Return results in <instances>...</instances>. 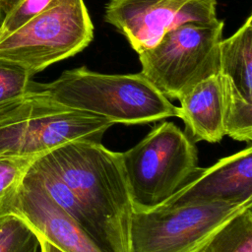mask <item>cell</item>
<instances>
[{
	"label": "cell",
	"mask_w": 252,
	"mask_h": 252,
	"mask_svg": "<svg viewBox=\"0 0 252 252\" xmlns=\"http://www.w3.org/2000/svg\"><path fill=\"white\" fill-rule=\"evenodd\" d=\"M32 77L25 68L0 59V112L21 100L31 91Z\"/></svg>",
	"instance_id": "2e32d148"
},
{
	"label": "cell",
	"mask_w": 252,
	"mask_h": 252,
	"mask_svg": "<svg viewBox=\"0 0 252 252\" xmlns=\"http://www.w3.org/2000/svg\"><path fill=\"white\" fill-rule=\"evenodd\" d=\"M32 90L65 106L104 117L113 124H147L177 117L173 105L141 72L109 75L86 67L64 71Z\"/></svg>",
	"instance_id": "7a4b0ae2"
},
{
	"label": "cell",
	"mask_w": 252,
	"mask_h": 252,
	"mask_svg": "<svg viewBox=\"0 0 252 252\" xmlns=\"http://www.w3.org/2000/svg\"><path fill=\"white\" fill-rule=\"evenodd\" d=\"M58 0H2L0 37L18 30Z\"/></svg>",
	"instance_id": "e0dca14e"
},
{
	"label": "cell",
	"mask_w": 252,
	"mask_h": 252,
	"mask_svg": "<svg viewBox=\"0 0 252 252\" xmlns=\"http://www.w3.org/2000/svg\"><path fill=\"white\" fill-rule=\"evenodd\" d=\"M38 238H39V250H40V252H63L60 249H58L56 246H54L53 244L48 242L43 237L38 235Z\"/></svg>",
	"instance_id": "ac0fdd59"
},
{
	"label": "cell",
	"mask_w": 252,
	"mask_h": 252,
	"mask_svg": "<svg viewBox=\"0 0 252 252\" xmlns=\"http://www.w3.org/2000/svg\"><path fill=\"white\" fill-rule=\"evenodd\" d=\"M177 100V117L194 142L218 143L225 136L224 78L220 73L200 81Z\"/></svg>",
	"instance_id": "8fae6325"
},
{
	"label": "cell",
	"mask_w": 252,
	"mask_h": 252,
	"mask_svg": "<svg viewBox=\"0 0 252 252\" xmlns=\"http://www.w3.org/2000/svg\"><path fill=\"white\" fill-rule=\"evenodd\" d=\"M219 73L229 79L235 91L252 101V15L228 38L221 39Z\"/></svg>",
	"instance_id": "7c38bea8"
},
{
	"label": "cell",
	"mask_w": 252,
	"mask_h": 252,
	"mask_svg": "<svg viewBox=\"0 0 252 252\" xmlns=\"http://www.w3.org/2000/svg\"><path fill=\"white\" fill-rule=\"evenodd\" d=\"M40 158L78 198L98 248L102 252H130L134 210L120 153L101 142L72 141Z\"/></svg>",
	"instance_id": "6da1fadb"
},
{
	"label": "cell",
	"mask_w": 252,
	"mask_h": 252,
	"mask_svg": "<svg viewBox=\"0 0 252 252\" xmlns=\"http://www.w3.org/2000/svg\"><path fill=\"white\" fill-rule=\"evenodd\" d=\"M2 20V0H0V22Z\"/></svg>",
	"instance_id": "d6986e66"
},
{
	"label": "cell",
	"mask_w": 252,
	"mask_h": 252,
	"mask_svg": "<svg viewBox=\"0 0 252 252\" xmlns=\"http://www.w3.org/2000/svg\"><path fill=\"white\" fill-rule=\"evenodd\" d=\"M216 19L217 0H109L104 10V21L137 53L152 48L178 26Z\"/></svg>",
	"instance_id": "ba28073f"
},
{
	"label": "cell",
	"mask_w": 252,
	"mask_h": 252,
	"mask_svg": "<svg viewBox=\"0 0 252 252\" xmlns=\"http://www.w3.org/2000/svg\"><path fill=\"white\" fill-rule=\"evenodd\" d=\"M108 119L60 104L32 90L0 112V157H40L72 141L101 142Z\"/></svg>",
	"instance_id": "3957f363"
},
{
	"label": "cell",
	"mask_w": 252,
	"mask_h": 252,
	"mask_svg": "<svg viewBox=\"0 0 252 252\" xmlns=\"http://www.w3.org/2000/svg\"><path fill=\"white\" fill-rule=\"evenodd\" d=\"M200 252H252V205L224 223Z\"/></svg>",
	"instance_id": "4fadbf2b"
},
{
	"label": "cell",
	"mask_w": 252,
	"mask_h": 252,
	"mask_svg": "<svg viewBox=\"0 0 252 252\" xmlns=\"http://www.w3.org/2000/svg\"><path fill=\"white\" fill-rule=\"evenodd\" d=\"M8 214L21 217L39 236L63 252H102L28 172Z\"/></svg>",
	"instance_id": "30bf717a"
},
{
	"label": "cell",
	"mask_w": 252,
	"mask_h": 252,
	"mask_svg": "<svg viewBox=\"0 0 252 252\" xmlns=\"http://www.w3.org/2000/svg\"><path fill=\"white\" fill-rule=\"evenodd\" d=\"M94 38V25L84 0H58L13 32L0 37V59L32 76L74 56Z\"/></svg>",
	"instance_id": "8992f818"
},
{
	"label": "cell",
	"mask_w": 252,
	"mask_h": 252,
	"mask_svg": "<svg viewBox=\"0 0 252 252\" xmlns=\"http://www.w3.org/2000/svg\"><path fill=\"white\" fill-rule=\"evenodd\" d=\"M120 158L134 212L160 207L199 168L194 141L172 122L157 125Z\"/></svg>",
	"instance_id": "277c9868"
},
{
	"label": "cell",
	"mask_w": 252,
	"mask_h": 252,
	"mask_svg": "<svg viewBox=\"0 0 252 252\" xmlns=\"http://www.w3.org/2000/svg\"><path fill=\"white\" fill-rule=\"evenodd\" d=\"M223 21L189 22L168 31L139 54L141 73L168 99H178L200 81L219 73Z\"/></svg>",
	"instance_id": "5b68a950"
},
{
	"label": "cell",
	"mask_w": 252,
	"mask_h": 252,
	"mask_svg": "<svg viewBox=\"0 0 252 252\" xmlns=\"http://www.w3.org/2000/svg\"><path fill=\"white\" fill-rule=\"evenodd\" d=\"M248 202H252L250 145L210 167L198 168L192 178L160 207Z\"/></svg>",
	"instance_id": "9c48e42d"
},
{
	"label": "cell",
	"mask_w": 252,
	"mask_h": 252,
	"mask_svg": "<svg viewBox=\"0 0 252 252\" xmlns=\"http://www.w3.org/2000/svg\"><path fill=\"white\" fill-rule=\"evenodd\" d=\"M248 203H214L159 207L133 212L130 252H200Z\"/></svg>",
	"instance_id": "52a82bcc"
},
{
	"label": "cell",
	"mask_w": 252,
	"mask_h": 252,
	"mask_svg": "<svg viewBox=\"0 0 252 252\" xmlns=\"http://www.w3.org/2000/svg\"><path fill=\"white\" fill-rule=\"evenodd\" d=\"M39 238L21 217L7 214L0 217V252H37Z\"/></svg>",
	"instance_id": "5bb4252c"
},
{
	"label": "cell",
	"mask_w": 252,
	"mask_h": 252,
	"mask_svg": "<svg viewBox=\"0 0 252 252\" xmlns=\"http://www.w3.org/2000/svg\"><path fill=\"white\" fill-rule=\"evenodd\" d=\"M38 157H0V217L9 213L32 163Z\"/></svg>",
	"instance_id": "9a60e30c"
}]
</instances>
